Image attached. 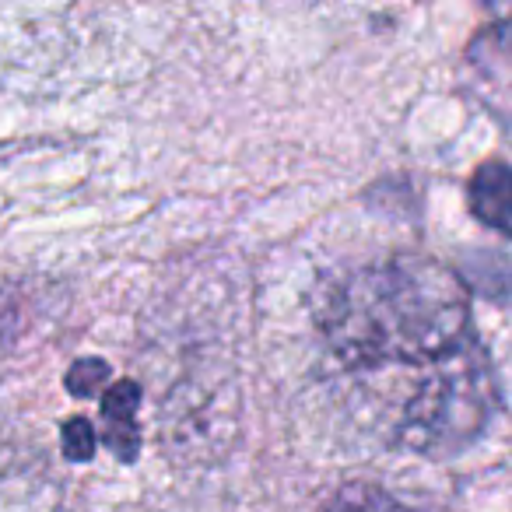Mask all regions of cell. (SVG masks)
<instances>
[{"label":"cell","mask_w":512,"mask_h":512,"mask_svg":"<svg viewBox=\"0 0 512 512\" xmlns=\"http://www.w3.org/2000/svg\"><path fill=\"white\" fill-rule=\"evenodd\" d=\"M109 383V365L102 358H85V362H74L67 372V390L74 397H95L102 386Z\"/></svg>","instance_id":"5b68a950"},{"label":"cell","mask_w":512,"mask_h":512,"mask_svg":"<svg viewBox=\"0 0 512 512\" xmlns=\"http://www.w3.org/2000/svg\"><path fill=\"white\" fill-rule=\"evenodd\" d=\"M137 404H141V386L120 379L116 386H109L106 400H102V414H106V442L120 460H134L137 453Z\"/></svg>","instance_id":"277c9868"},{"label":"cell","mask_w":512,"mask_h":512,"mask_svg":"<svg viewBox=\"0 0 512 512\" xmlns=\"http://www.w3.org/2000/svg\"><path fill=\"white\" fill-rule=\"evenodd\" d=\"M467 204L481 225L512 239V165L498 158L477 165L467 183Z\"/></svg>","instance_id":"3957f363"},{"label":"cell","mask_w":512,"mask_h":512,"mask_svg":"<svg viewBox=\"0 0 512 512\" xmlns=\"http://www.w3.org/2000/svg\"><path fill=\"white\" fill-rule=\"evenodd\" d=\"M320 330L351 369H432L477 344L467 288L428 256H390L337 281Z\"/></svg>","instance_id":"6da1fadb"},{"label":"cell","mask_w":512,"mask_h":512,"mask_svg":"<svg viewBox=\"0 0 512 512\" xmlns=\"http://www.w3.org/2000/svg\"><path fill=\"white\" fill-rule=\"evenodd\" d=\"M491 376L481 348L435 365L400 414V442L418 453H449L470 442L488 421Z\"/></svg>","instance_id":"7a4b0ae2"},{"label":"cell","mask_w":512,"mask_h":512,"mask_svg":"<svg viewBox=\"0 0 512 512\" xmlns=\"http://www.w3.org/2000/svg\"><path fill=\"white\" fill-rule=\"evenodd\" d=\"M64 453H67V460H92V453H95L92 421L67 418V425H64Z\"/></svg>","instance_id":"8992f818"}]
</instances>
